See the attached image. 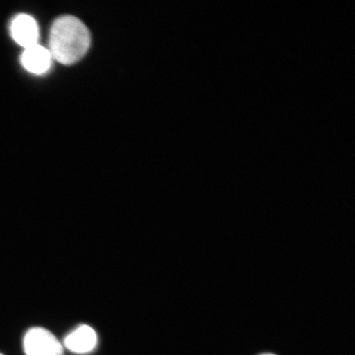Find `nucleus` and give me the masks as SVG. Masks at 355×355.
Instances as JSON below:
<instances>
[{
    "instance_id": "nucleus-5",
    "label": "nucleus",
    "mask_w": 355,
    "mask_h": 355,
    "mask_svg": "<svg viewBox=\"0 0 355 355\" xmlns=\"http://www.w3.org/2000/svg\"><path fill=\"white\" fill-rule=\"evenodd\" d=\"M64 345L72 352L87 354L96 348L97 335L91 327L80 326L66 337Z\"/></svg>"
},
{
    "instance_id": "nucleus-2",
    "label": "nucleus",
    "mask_w": 355,
    "mask_h": 355,
    "mask_svg": "<svg viewBox=\"0 0 355 355\" xmlns=\"http://www.w3.org/2000/svg\"><path fill=\"white\" fill-rule=\"evenodd\" d=\"M24 345L26 355H64L63 345L51 331L41 327L26 332Z\"/></svg>"
},
{
    "instance_id": "nucleus-1",
    "label": "nucleus",
    "mask_w": 355,
    "mask_h": 355,
    "mask_svg": "<svg viewBox=\"0 0 355 355\" xmlns=\"http://www.w3.org/2000/svg\"><path fill=\"white\" fill-rule=\"evenodd\" d=\"M91 35L85 24L77 17L63 16L52 25L50 51L53 59L64 65L77 63L86 55Z\"/></svg>"
},
{
    "instance_id": "nucleus-6",
    "label": "nucleus",
    "mask_w": 355,
    "mask_h": 355,
    "mask_svg": "<svg viewBox=\"0 0 355 355\" xmlns=\"http://www.w3.org/2000/svg\"><path fill=\"white\" fill-rule=\"evenodd\" d=\"M261 355H275V354H261Z\"/></svg>"
},
{
    "instance_id": "nucleus-3",
    "label": "nucleus",
    "mask_w": 355,
    "mask_h": 355,
    "mask_svg": "<svg viewBox=\"0 0 355 355\" xmlns=\"http://www.w3.org/2000/svg\"><path fill=\"white\" fill-rule=\"evenodd\" d=\"M13 40L24 49L38 44L39 28L33 17L26 15L17 16L11 25Z\"/></svg>"
},
{
    "instance_id": "nucleus-7",
    "label": "nucleus",
    "mask_w": 355,
    "mask_h": 355,
    "mask_svg": "<svg viewBox=\"0 0 355 355\" xmlns=\"http://www.w3.org/2000/svg\"><path fill=\"white\" fill-rule=\"evenodd\" d=\"M0 355H3V354H0Z\"/></svg>"
},
{
    "instance_id": "nucleus-4",
    "label": "nucleus",
    "mask_w": 355,
    "mask_h": 355,
    "mask_svg": "<svg viewBox=\"0 0 355 355\" xmlns=\"http://www.w3.org/2000/svg\"><path fill=\"white\" fill-rule=\"evenodd\" d=\"M52 59L49 49L37 44L25 49L21 55V64L28 72L39 75L47 72Z\"/></svg>"
}]
</instances>
